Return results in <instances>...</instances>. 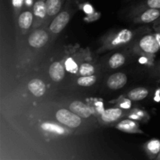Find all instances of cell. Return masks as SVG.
Masks as SVG:
<instances>
[{
	"instance_id": "cell-1",
	"label": "cell",
	"mask_w": 160,
	"mask_h": 160,
	"mask_svg": "<svg viewBox=\"0 0 160 160\" xmlns=\"http://www.w3.org/2000/svg\"><path fill=\"white\" fill-rule=\"evenodd\" d=\"M56 119L59 123L71 128H76L81 123V117L77 115L71 110L61 109L56 112Z\"/></svg>"
},
{
	"instance_id": "cell-2",
	"label": "cell",
	"mask_w": 160,
	"mask_h": 160,
	"mask_svg": "<svg viewBox=\"0 0 160 160\" xmlns=\"http://www.w3.org/2000/svg\"><path fill=\"white\" fill-rule=\"evenodd\" d=\"M140 47L142 50L150 54H154L159 50L160 47L155 35H146L140 41Z\"/></svg>"
},
{
	"instance_id": "cell-3",
	"label": "cell",
	"mask_w": 160,
	"mask_h": 160,
	"mask_svg": "<svg viewBox=\"0 0 160 160\" xmlns=\"http://www.w3.org/2000/svg\"><path fill=\"white\" fill-rule=\"evenodd\" d=\"M48 39V35L46 31L43 30H38L34 31L30 35L28 38V42L30 45L34 48H41L47 43Z\"/></svg>"
},
{
	"instance_id": "cell-4",
	"label": "cell",
	"mask_w": 160,
	"mask_h": 160,
	"mask_svg": "<svg viewBox=\"0 0 160 160\" xmlns=\"http://www.w3.org/2000/svg\"><path fill=\"white\" fill-rule=\"evenodd\" d=\"M70 20V16L67 12H62L53 20L50 25V30L54 34H58L64 29Z\"/></svg>"
},
{
	"instance_id": "cell-5",
	"label": "cell",
	"mask_w": 160,
	"mask_h": 160,
	"mask_svg": "<svg viewBox=\"0 0 160 160\" xmlns=\"http://www.w3.org/2000/svg\"><path fill=\"white\" fill-rule=\"evenodd\" d=\"M128 81V78L126 75L123 73H117L111 75L108 79L107 85L109 88L117 90L123 88Z\"/></svg>"
},
{
	"instance_id": "cell-6",
	"label": "cell",
	"mask_w": 160,
	"mask_h": 160,
	"mask_svg": "<svg viewBox=\"0 0 160 160\" xmlns=\"http://www.w3.org/2000/svg\"><path fill=\"white\" fill-rule=\"evenodd\" d=\"M70 109L81 117V118H88L92 115V110L84 103L80 101H74L70 105Z\"/></svg>"
},
{
	"instance_id": "cell-7",
	"label": "cell",
	"mask_w": 160,
	"mask_h": 160,
	"mask_svg": "<svg viewBox=\"0 0 160 160\" xmlns=\"http://www.w3.org/2000/svg\"><path fill=\"white\" fill-rule=\"evenodd\" d=\"M28 89L30 92L36 97H41L45 94L46 88L45 84L42 80L33 79L28 83Z\"/></svg>"
},
{
	"instance_id": "cell-8",
	"label": "cell",
	"mask_w": 160,
	"mask_h": 160,
	"mask_svg": "<svg viewBox=\"0 0 160 160\" xmlns=\"http://www.w3.org/2000/svg\"><path fill=\"white\" fill-rule=\"evenodd\" d=\"M65 75V70L59 62H54L49 67V76L54 81H60Z\"/></svg>"
},
{
	"instance_id": "cell-9",
	"label": "cell",
	"mask_w": 160,
	"mask_h": 160,
	"mask_svg": "<svg viewBox=\"0 0 160 160\" xmlns=\"http://www.w3.org/2000/svg\"><path fill=\"white\" fill-rule=\"evenodd\" d=\"M121 115L122 110L120 109H109L102 112V119L106 123H110L118 120Z\"/></svg>"
},
{
	"instance_id": "cell-10",
	"label": "cell",
	"mask_w": 160,
	"mask_h": 160,
	"mask_svg": "<svg viewBox=\"0 0 160 160\" xmlns=\"http://www.w3.org/2000/svg\"><path fill=\"white\" fill-rule=\"evenodd\" d=\"M132 32L128 29L122 30L112 41V45H119L122 44L128 43V42L131 40L132 38Z\"/></svg>"
},
{
	"instance_id": "cell-11",
	"label": "cell",
	"mask_w": 160,
	"mask_h": 160,
	"mask_svg": "<svg viewBox=\"0 0 160 160\" xmlns=\"http://www.w3.org/2000/svg\"><path fill=\"white\" fill-rule=\"evenodd\" d=\"M160 17V10L159 9H153L150 8L149 9L145 11L141 17V20L144 23H151Z\"/></svg>"
},
{
	"instance_id": "cell-12",
	"label": "cell",
	"mask_w": 160,
	"mask_h": 160,
	"mask_svg": "<svg viewBox=\"0 0 160 160\" xmlns=\"http://www.w3.org/2000/svg\"><path fill=\"white\" fill-rule=\"evenodd\" d=\"M148 95V91L145 88H138L133 89L128 94V98L133 101H140L144 99Z\"/></svg>"
},
{
	"instance_id": "cell-13",
	"label": "cell",
	"mask_w": 160,
	"mask_h": 160,
	"mask_svg": "<svg viewBox=\"0 0 160 160\" xmlns=\"http://www.w3.org/2000/svg\"><path fill=\"white\" fill-rule=\"evenodd\" d=\"M33 21V15L29 11L23 12V13L20 14L19 17L18 23L19 26L23 29H28L32 24Z\"/></svg>"
},
{
	"instance_id": "cell-14",
	"label": "cell",
	"mask_w": 160,
	"mask_h": 160,
	"mask_svg": "<svg viewBox=\"0 0 160 160\" xmlns=\"http://www.w3.org/2000/svg\"><path fill=\"white\" fill-rule=\"evenodd\" d=\"M47 14L48 16H54L59 12L61 9V0H46Z\"/></svg>"
},
{
	"instance_id": "cell-15",
	"label": "cell",
	"mask_w": 160,
	"mask_h": 160,
	"mask_svg": "<svg viewBox=\"0 0 160 160\" xmlns=\"http://www.w3.org/2000/svg\"><path fill=\"white\" fill-rule=\"evenodd\" d=\"M124 62L125 57L123 55L120 54V53H116V54L112 55L109 61V66L112 69H116L121 67L122 65L124 64Z\"/></svg>"
},
{
	"instance_id": "cell-16",
	"label": "cell",
	"mask_w": 160,
	"mask_h": 160,
	"mask_svg": "<svg viewBox=\"0 0 160 160\" xmlns=\"http://www.w3.org/2000/svg\"><path fill=\"white\" fill-rule=\"evenodd\" d=\"M34 12L37 17L43 18L47 14L46 4L44 2L43 0L36 2L35 4L34 5Z\"/></svg>"
},
{
	"instance_id": "cell-17",
	"label": "cell",
	"mask_w": 160,
	"mask_h": 160,
	"mask_svg": "<svg viewBox=\"0 0 160 160\" xmlns=\"http://www.w3.org/2000/svg\"><path fill=\"white\" fill-rule=\"evenodd\" d=\"M96 81V77L92 75V76H82L81 78H78V84L80 86L83 87H89L93 85Z\"/></svg>"
},
{
	"instance_id": "cell-18",
	"label": "cell",
	"mask_w": 160,
	"mask_h": 160,
	"mask_svg": "<svg viewBox=\"0 0 160 160\" xmlns=\"http://www.w3.org/2000/svg\"><path fill=\"white\" fill-rule=\"evenodd\" d=\"M42 128L45 131H50V132H54L56 134H62L64 133V129L61 128L60 126L57 124H53L50 123H45L42 125Z\"/></svg>"
},
{
	"instance_id": "cell-19",
	"label": "cell",
	"mask_w": 160,
	"mask_h": 160,
	"mask_svg": "<svg viewBox=\"0 0 160 160\" xmlns=\"http://www.w3.org/2000/svg\"><path fill=\"white\" fill-rule=\"evenodd\" d=\"M79 72L81 76H92L95 73V68L89 63H83L80 67Z\"/></svg>"
},
{
	"instance_id": "cell-20",
	"label": "cell",
	"mask_w": 160,
	"mask_h": 160,
	"mask_svg": "<svg viewBox=\"0 0 160 160\" xmlns=\"http://www.w3.org/2000/svg\"><path fill=\"white\" fill-rule=\"evenodd\" d=\"M117 127L119 129L122 131H132L133 130L135 129L136 124L131 120H124V121H122Z\"/></svg>"
},
{
	"instance_id": "cell-21",
	"label": "cell",
	"mask_w": 160,
	"mask_h": 160,
	"mask_svg": "<svg viewBox=\"0 0 160 160\" xmlns=\"http://www.w3.org/2000/svg\"><path fill=\"white\" fill-rule=\"evenodd\" d=\"M148 151L152 154H158L160 151V141L152 140L149 142L147 145Z\"/></svg>"
},
{
	"instance_id": "cell-22",
	"label": "cell",
	"mask_w": 160,
	"mask_h": 160,
	"mask_svg": "<svg viewBox=\"0 0 160 160\" xmlns=\"http://www.w3.org/2000/svg\"><path fill=\"white\" fill-rule=\"evenodd\" d=\"M65 67L67 69V71L70 72V73H75L78 72V67L77 65L76 62L71 59V58H69L67 59V60L65 62Z\"/></svg>"
},
{
	"instance_id": "cell-23",
	"label": "cell",
	"mask_w": 160,
	"mask_h": 160,
	"mask_svg": "<svg viewBox=\"0 0 160 160\" xmlns=\"http://www.w3.org/2000/svg\"><path fill=\"white\" fill-rule=\"evenodd\" d=\"M147 5L149 6V8L153 9H160V0H148Z\"/></svg>"
},
{
	"instance_id": "cell-24",
	"label": "cell",
	"mask_w": 160,
	"mask_h": 160,
	"mask_svg": "<svg viewBox=\"0 0 160 160\" xmlns=\"http://www.w3.org/2000/svg\"><path fill=\"white\" fill-rule=\"evenodd\" d=\"M84 10L86 13L90 14V13H92V12H93V8H92V6H91V5L85 4L84 6Z\"/></svg>"
},
{
	"instance_id": "cell-25",
	"label": "cell",
	"mask_w": 160,
	"mask_h": 160,
	"mask_svg": "<svg viewBox=\"0 0 160 160\" xmlns=\"http://www.w3.org/2000/svg\"><path fill=\"white\" fill-rule=\"evenodd\" d=\"M120 106H121L122 108H125V109H128V108L131 106V104H130L129 102H123L121 103V105H120Z\"/></svg>"
},
{
	"instance_id": "cell-26",
	"label": "cell",
	"mask_w": 160,
	"mask_h": 160,
	"mask_svg": "<svg viewBox=\"0 0 160 160\" xmlns=\"http://www.w3.org/2000/svg\"><path fill=\"white\" fill-rule=\"evenodd\" d=\"M23 0H12V3L15 6H19L22 4Z\"/></svg>"
},
{
	"instance_id": "cell-27",
	"label": "cell",
	"mask_w": 160,
	"mask_h": 160,
	"mask_svg": "<svg viewBox=\"0 0 160 160\" xmlns=\"http://www.w3.org/2000/svg\"><path fill=\"white\" fill-rule=\"evenodd\" d=\"M155 36H156V40H157L158 43H159V47H160V33H157V34H155Z\"/></svg>"
},
{
	"instance_id": "cell-28",
	"label": "cell",
	"mask_w": 160,
	"mask_h": 160,
	"mask_svg": "<svg viewBox=\"0 0 160 160\" xmlns=\"http://www.w3.org/2000/svg\"><path fill=\"white\" fill-rule=\"evenodd\" d=\"M140 62H142V63H143V62H146L147 60H146V59H145V58H141Z\"/></svg>"
},
{
	"instance_id": "cell-29",
	"label": "cell",
	"mask_w": 160,
	"mask_h": 160,
	"mask_svg": "<svg viewBox=\"0 0 160 160\" xmlns=\"http://www.w3.org/2000/svg\"><path fill=\"white\" fill-rule=\"evenodd\" d=\"M26 2L28 5H31L32 3V0H26Z\"/></svg>"
},
{
	"instance_id": "cell-30",
	"label": "cell",
	"mask_w": 160,
	"mask_h": 160,
	"mask_svg": "<svg viewBox=\"0 0 160 160\" xmlns=\"http://www.w3.org/2000/svg\"><path fill=\"white\" fill-rule=\"evenodd\" d=\"M159 159H160V156H159Z\"/></svg>"
},
{
	"instance_id": "cell-31",
	"label": "cell",
	"mask_w": 160,
	"mask_h": 160,
	"mask_svg": "<svg viewBox=\"0 0 160 160\" xmlns=\"http://www.w3.org/2000/svg\"><path fill=\"white\" fill-rule=\"evenodd\" d=\"M159 70H160V66H159Z\"/></svg>"
},
{
	"instance_id": "cell-32",
	"label": "cell",
	"mask_w": 160,
	"mask_h": 160,
	"mask_svg": "<svg viewBox=\"0 0 160 160\" xmlns=\"http://www.w3.org/2000/svg\"><path fill=\"white\" fill-rule=\"evenodd\" d=\"M43 1H44V0H43Z\"/></svg>"
}]
</instances>
